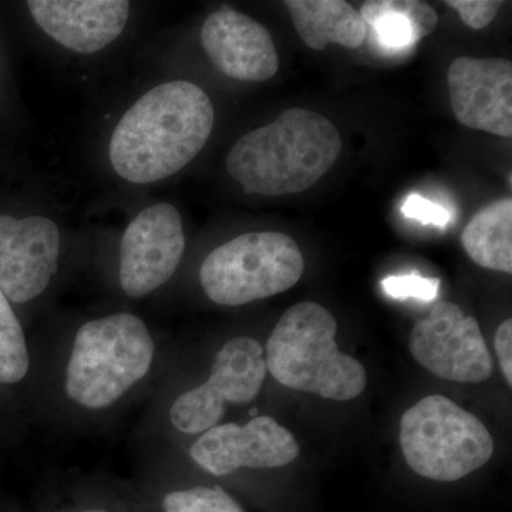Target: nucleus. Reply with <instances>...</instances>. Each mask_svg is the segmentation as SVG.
<instances>
[{"mask_svg":"<svg viewBox=\"0 0 512 512\" xmlns=\"http://www.w3.org/2000/svg\"><path fill=\"white\" fill-rule=\"evenodd\" d=\"M286 9L303 43L322 52L329 43L357 49L367 26L359 10L343 0H286Z\"/></svg>","mask_w":512,"mask_h":512,"instance_id":"2eb2a0df","label":"nucleus"},{"mask_svg":"<svg viewBox=\"0 0 512 512\" xmlns=\"http://www.w3.org/2000/svg\"><path fill=\"white\" fill-rule=\"evenodd\" d=\"M450 8L460 13V18L471 29H484L493 22L503 2L495 0H450Z\"/></svg>","mask_w":512,"mask_h":512,"instance_id":"aec40b11","label":"nucleus"},{"mask_svg":"<svg viewBox=\"0 0 512 512\" xmlns=\"http://www.w3.org/2000/svg\"><path fill=\"white\" fill-rule=\"evenodd\" d=\"M25 333L9 299L0 291V383H18L29 370Z\"/></svg>","mask_w":512,"mask_h":512,"instance_id":"a211bd4d","label":"nucleus"},{"mask_svg":"<svg viewBox=\"0 0 512 512\" xmlns=\"http://www.w3.org/2000/svg\"><path fill=\"white\" fill-rule=\"evenodd\" d=\"M468 256L491 271L512 272V200L501 198L474 215L461 234Z\"/></svg>","mask_w":512,"mask_h":512,"instance_id":"f3484780","label":"nucleus"},{"mask_svg":"<svg viewBox=\"0 0 512 512\" xmlns=\"http://www.w3.org/2000/svg\"><path fill=\"white\" fill-rule=\"evenodd\" d=\"M495 353L508 386H512V320L507 319L498 326L494 339Z\"/></svg>","mask_w":512,"mask_h":512,"instance_id":"5701e85b","label":"nucleus"},{"mask_svg":"<svg viewBox=\"0 0 512 512\" xmlns=\"http://www.w3.org/2000/svg\"><path fill=\"white\" fill-rule=\"evenodd\" d=\"M201 43L211 63L231 79L266 82L278 72L271 33L231 6H222L205 19Z\"/></svg>","mask_w":512,"mask_h":512,"instance_id":"ddd939ff","label":"nucleus"},{"mask_svg":"<svg viewBox=\"0 0 512 512\" xmlns=\"http://www.w3.org/2000/svg\"><path fill=\"white\" fill-rule=\"evenodd\" d=\"M338 323L315 302L284 313L266 343V369L288 389L349 402L365 392L367 373L355 357L340 352Z\"/></svg>","mask_w":512,"mask_h":512,"instance_id":"7ed1b4c3","label":"nucleus"},{"mask_svg":"<svg viewBox=\"0 0 512 512\" xmlns=\"http://www.w3.org/2000/svg\"><path fill=\"white\" fill-rule=\"evenodd\" d=\"M28 8L43 32L83 55L113 43L130 15L126 0H29Z\"/></svg>","mask_w":512,"mask_h":512,"instance_id":"4468645a","label":"nucleus"},{"mask_svg":"<svg viewBox=\"0 0 512 512\" xmlns=\"http://www.w3.org/2000/svg\"><path fill=\"white\" fill-rule=\"evenodd\" d=\"M153 357V338L131 313L84 323L67 365L66 392L86 409H106L150 372Z\"/></svg>","mask_w":512,"mask_h":512,"instance_id":"20e7f679","label":"nucleus"},{"mask_svg":"<svg viewBox=\"0 0 512 512\" xmlns=\"http://www.w3.org/2000/svg\"><path fill=\"white\" fill-rule=\"evenodd\" d=\"M298 244L282 232H248L215 248L202 262L200 281L218 305L241 306L291 289L302 278Z\"/></svg>","mask_w":512,"mask_h":512,"instance_id":"423d86ee","label":"nucleus"},{"mask_svg":"<svg viewBox=\"0 0 512 512\" xmlns=\"http://www.w3.org/2000/svg\"><path fill=\"white\" fill-rule=\"evenodd\" d=\"M214 119L211 99L197 84H160L140 97L114 128L111 165L128 183L164 180L200 154Z\"/></svg>","mask_w":512,"mask_h":512,"instance_id":"f257e3e1","label":"nucleus"},{"mask_svg":"<svg viewBox=\"0 0 512 512\" xmlns=\"http://www.w3.org/2000/svg\"><path fill=\"white\" fill-rule=\"evenodd\" d=\"M185 251L180 212L171 204L141 211L121 239L120 284L131 298H143L177 271Z\"/></svg>","mask_w":512,"mask_h":512,"instance_id":"1a4fd4ad","label":"nucleus"},{"mask_svg":"<svg viewBox=\"0 0 512 512\" xmlns=\"http://www.w3.org/2000/svg\"><path fill=\"white\" fill-rule=\"evenodd\" d=\"M83 512H107V511H103V510H87V511H83Z\"/></svg>","mask_w":512,"mask_h":512,"instance_id":"b1692460","label":"nucleus"},{"mask_svg":"<svg viewBox=\"0 0 512 512\" xmlns=\"http://www.w3.org/2000/svg\"><path fill=\"white\" fill-rule=\"evenodd\" d=\"M409 346L414 360L440 379L481 383L494 372L480 325L456 303L437 302L414 325Z\"/></svg>","mask_w":512,"mask_h":512,"instance_id":"6e6552de","label":"nucleus"},{"mask_svg":"<svg viewBox=\"0 0 512 512\" xmlns=\"http://www.w3.org/2000/svg\"><path fill=\"white\" fill-rule=\"evenodd\" d=\"M340 151L335 124L296 107L239 138L229 151L227 170L247 194L281 197L312 188L335 165Z\"/></svg>","mask_w":512,"mask_h":512,"instance_id":"f03ea898","label":"nucleus"},{"mask_svg":"<svg viewBox=\"0 0 512 512\" xmlns=\"http://www.w3.org/2000/svg\"><path fill=\"white\" fill-rule=\"evenodd\" d=\"M384 288L394 296L416 295L420 298L430 299L436 295L437 282L430 279L416 278H389L384 281Z\"/></svg>","mask_w":512,"mask_h":512,"instance_id":"4be33fe9","label":"nucleus"},{"mask_svg":"<svg viewBox=\"0 0 512 512\" xmlns=\"http://www.w3.org/2000/svg\"><path fill=\"white\" fill-rule=\"evenodd\" d=\"M165 512H245L221 487H194L165 495Z\"/></svg>","mask_w":512,"mask_h":512,"instance_id":"6ab92c4d","label":"nucleus"},{"mask_svg":"<svg viewBox=\"0 0 512 512\" xmlns=\"http://www.w3.org/2000/svg\"><path fill=\"white\" fill-rule=\"evenodd\" d=\"M387 50L412 49L439 25L436 10L419 0H370L359 10Z\"/></svg>","mask_w":512,"mask_h":512,"instance_id":"dca6fc26","label":"nucleus"},{"mask_svg":"<svg viewBox=\"0 0 512 512\" xmlns=\"http://www.w3.org/2000/svg\"><path fill=\"white\" fill-rule=\"evenodd\" d=\"M60 255V231L49 218L0 215V291L9 302L37 298L52 281Z\"/></svg>","mask_w":512,"mask_h":512,"instance_id":"9b49d317","label":"nucleus"},{"mask_svg":"<svg viewBox=\"0 0 512 512\" xmlns=\"http://www.w3.org/2000/svg\"><path fill=\"white\" fill-rule=\"evenodd\" d=\"M403 214L423 224L446 225L450 221V212L417 194L404 202Z\"/></svg>","mask_w":512,"mask_h":512,"instance_id":"412c9836","label":"nucleus"},{"mask_svg":"<svg viewBox=\"0 0 512 512\" xmlns=\"http://www.w3.org/2000/svg\"><path fill=\"white\" fill-rule=\"evenodd\" d=\"M400 446L414 473L443 483L474 473L494 453L480 419L441 394L424 397L403 414Z\"/></svg>","mask_w":512,"mask_h":512,"instance_id":"39448f33","label":"nucleus"},{"mask_svg":"<svg viewBox=\"0 0 512 512\" xmlns=\"http://www.w3.org/2000/svg\"><path fill=\"white\" fill-rule=\"evenodd\" d=\"M265 350L258 340L239 336L225 343L210 379L175 400L170 420L181 433L200 434L217 426L227 404L252 402L265 382Z\"/></svg>","mask_w":512,"mask_h":512,"instance_id":"0eeeda50","label":"nucleus"},{"mask_svg":"<svg viewBox=\"0 0 512 512\" xmlns=\"http://www.w3.org/2000/svg\"><path fill=\"white\" fill-rule=\"evenodd\" d=\"M190 456L214 476H227L239 468H278L299 456L293 434L268 416H258L245 426L221 424L201 434Z\"/></svg>","mask_w":512,"mask_h":512,"instance_id":"9d476101","label":"nucleus"},{"mask_svg":"<svg viewBox=\"0 0 512 512\" xmlns=\"http://www.w3.org/2000/svg\"><path fill=\"white\" fill-rule=\"evenodd\" d=\"M451 109L463 126L512 136V63L458 57L447 74Z\"/></svg>","mask_w":512,"mask_h":512,"instance_id":"f8f14e48","label":"nucleus"}]
</instances>
